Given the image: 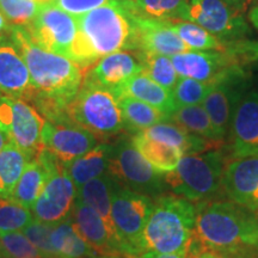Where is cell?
I'll list each match as a JSON object with an SVG mask.
<instances>
[{
	"mask_svg": "<svg viewBox=\"0 0 258 258\" xmlns=\"http://www.w3.org/2000/svg\"><path fill=\"white\" fill-rule=\"evenodd\" d=\"M179 21L198 24L226 43L245 40L250 32L244 14L224 0H188Z\"/></svg>",
	"mask_w": 258,
	"mask_h": 258,
	"instance_id": "obj_11",
	"label": "cell"
},
{
	"mask_svg": "<svg viewBox=\"0 0 258 258\" xmlns=\"http://www.w3.org/2000/svg\"><path fill=\"white\" fill-rule=\"evenodd\" d=\"M226 51L239 60L244 66H247L250 62L258 61V41L239 40L228 42Z\"/></svg>",
	"mask_w": 258,
	"mask_h": 258,
	"instance_id": "obj_41",
	"label": "cell"
},
{
	"mask_svg": "<svg viewBox=\"0 0 258 258\" xmlns=\"http://www.w3.org/2000/svg\"><path fill=\"white\" fill-rule=\"evenodd\" d=\"M76 19L78 31L71 60L85 73L109 54L138 50L135 16L121 3L101 6Z\"/></svg>",
	"mask_w": 258,
	"mask_h": 258,
	"instance_id": "obj_3",
	"label": "cell"
},
{
	"mask_svg": "<svg viewBox=\"0 0 258 258\" xmlns=\"http://www.w3.org/2000/svg\"><path fill=\"white\" fill-rule=\"evenodd\" d=\"M112 152V145L99 144L90 152L77 158L69 164H64L78 190L80 186L104 175L108 170Z\"/></svg>",
	"mask_w": 258,
	"mask_h": 258,
	"instance_id": "obj_25",
	"label": "cell"
},
{
	"mask_svg": "<svg viewBox=\"0 0 258 258\" xmlns=\"http://www.w3.org/2000/svg\"><path fill=\"white\" fill-rule=\"evenodd\" d=\"M0 244L6 258H44L21 232H0Z\"/></svg>",
	"mask_w": 258,
	"mask_h": 258,
	"instance_id": "obj_37",
	"label": "cell"
},
{
	"mask_svg": "<svg viewBox=\"0 0 258 258\" xmlns=\"http://www.w3.org/2000/svg\"><path fill=\"white\" fill-rule=\"evenodd\" d=\"M135 24L138 32L137 51L173 56L191 50L178 37L170 21H156L135 16Z\"/></svg>",
	"mask_w": 258,
	"mask_h": 258,
	"instance_id": "obj_20",
	"label": "cell"
},
{
	"mask_svg": "<svg viewBox=\"0 0 258 258\" xmlns=\"http://www.w3.org/2000/svg\"><path fill=\"white\" fill-rule=\"evenodd\" d=\"M48 178V167L46 161L40 154L36 159L30 160L25 165L23 173L12 192V201L30 209L43 191Z\"/></svg>",
	"mask_w": 258,
	"mask_h": 258,
	"instance_id": "obj_26",
	"label": "cell"
},
{
	"mask_svg": "<svg viewBox=\"0 0 258 258\" xmlns=\"http://www.w3.org/2000/svg\"><path fill=\"white\" fill-rule=\"evenodd\" d=\"M29 161L27 154L11 143L0 151V198H11Z\"/></svg>",
	"mask_w": 258,
	"mask_h": 258,
	"instance_id": "obj_30",
	"label": "cell"
},
{
	"mask_svg": "<svg viewBox=\"0 0 258 258\" xmlns=\"http://www.w3.org/2000/svg\"><path fill=\"white\" fill-rule=\"evenodd\" d=\"M132 141L141 156L163 175L175 170L183 156L178 148L147 138L141 132L134 133Z\"/></svg>",
	"mask_w": 258,
	"mask_h": 258,
	"instance_id": "obj_27",
	"label": "cell"
},
{
	"mask_svg": "<svg viewBox=\"0 0 258 258\" xmlns=\"http://www.w3.org/2000/svg\"><path fill=\"white\" fill-rule=\"evenodd\" d=\"M247 18H249L250 23L258 30V5L253 6V8L250 10L249 14H247Z\"/></svg>",
	"mask_w": 258,
	"mask_h": 258,
	"instance_id": "obj_45",
	"label": "cell"
},
{
	"mask_svg": "<svg viewBox=\"0 0 258 258\" xmlns=\"http://www.w3.org/2000/svg\"><path fill=\"white\" fill-rule=\"evenodd\" d=\"M23 28L38 47L71 60L78 31L77 19L72 15L56 5L42 6L35 18Z\"/></svg>",
	"mask_w": 258,
	"mask_h": 258,
	"instance_id": "obj_12",
	"label": "cell"
},
{
	"mask_svg": "<svg viewBox=\"0 0 258 258\" xmlns=\"http://www.w3.org/2000/svg\"><path fill=\"white\" fill-rule=\"evenodd\" d=\"M141 72L143 66L137 54H133V51H116L97 61L95 66L85 73V78L114 92L128 79Z\"/></svg>",
	"mask_w": 258,
	"mask_h": 258,
	"instance_id": "obj_21",
	"label": "cell"
},
{
	"mask_svg": "<svg viewBox=\"0 0 258 258\" xmlns=\"http://www.w3.org/2000/svg\"><path fill=\"white\" fill-rule=\"evenodd\" d=\"M114 93L117 98L122 96L133 97L139 101L154 106L158 110L165 112L169 116L177 110L172 91L153 82L143 72L128 79L123 85L115 90Z\"/></svg>",
	"mask_w": 258,
	"mask_h": 258,
	"instance_id": "obj_23",
	"label": "cell"
},
{
	"mask_svg": "<svg viewBox=\"0 0 258 258\" xmlns=\"http://www.w3.org/2000/svg\"><path fill=\"white\" fill-rule=\"evenodd\" d=\"M211 84L200 82V80L179 77L172 91L173 101L177 109L182 106L201 104L207 95Z\"/></svg>",
	"mask_w": 258,
	"mask_h": 258,
	"instance_id": "obj_36",
	"label": "cell"
},
{
	"mask_svg": "<svg viewBox=\"0 0 258 258\" xmlns=\"http://www.w3.org/2000/svg\"><path fill=\"white\" fill-rule=\"evenodd\" d=\"M106 173L123 188L158 198L167 188L165 175L158 172L133 145L132 138H121L112 146Z\"/></svg>",
	"mask_w": 258,
	"mask_h": 258,
	"instance_id": "obj_7",
	"label": "cell"
},
{
	"mask_svg": "<svg viewBox=\"0 0 258 258\" xmlns=\"http://www.w3.org/2000/svg\"><path fill=\"white\" fill-rule=\"evenodd\" d=\"M40 156L47 164L48 178L43 191L31 209L37 220L57 224L71 217L78 190L64 164L44 148Z\"/></svg>",
	"mask_w": 258,
	"mask_h": 258,
	"instance_id": "obj_9",
	"label": "cell"
},
{
	"mask_svg": "<svg viewBox=\"0 0 258 258\" xmlns=\"http://www.w3.org/2000/svg\"><path fill=\"white\" fill-rule=\"evenodd\" d=\"M141 133L146 135L147 138L153 139V140L178 148L183 156L203 153L209 150L222 148L225 144V141H212L208 139L194 135L171 120L160 122V123L154 124L152 127L144 129V131H141Z\"/></svg>",
	"mask_w": 258,
	"mask_h": 258,
	"instance_id": "obj_22",
	"label": "cell"
},
{
	"mask_svg": "<svg viewBox=\"0 0 258 258\" xmlns=\"http://www.w3.org/2000/svg\"><path fill=\"white\" fill-rule=\"evenodd\" d=\"M115 185V180L105 172L104 175L91 179L86 184L80 186L77 192V198L98 213L99 217L105 222L110 234L121 243L111 217V195Z\"/></svg>",
	"mask_w": 258,
	"mask_h": 258,
	"instance_id": "obj_24",
	"label": "cell"
},
{
	"mask_svg": "<svg viewBox=\"0 0 258 258\" xmlns=\"http://www.w3.org/2000/svg\"><path fill=\"white\" fill-rule=\"evenodd\" d=\"M98 141L91 132L76 123L46 120L41 133L42 146L62 164H69L90 152L99 145Z\"/></svg>",
	"mask_w": 258,
	"mask_h": 258,
	"instance_id": "obj_14",
	"label": "cell"
},
{
	"mask_svg": "<svg viewBox=\"0 0 258 258\" xmlns=\"http://www.w3.org/2000/svg\"><path fill=\"white\" fill-rule=\"evenodd\" d=\"M2 41H3V40H2Z\"/></svg>",
	"mask_w": 258,
	"mask_h": 258,
	"instance_id": "obj_51",
	"label": "cell"
},
{
	"mask_svg": "<svg viewBox=\"0 0 258 258\" xmlns=\"http://www.w3.org/2000/svg\"><path fill=\"white\" fill-rule=\"evenodd\" d=\"M153 206L152 198L116 183L111 195V217L127 258L144 252L143 233Z\"/></svg>",
	"mask_w": 258,
	"mask_h": 258,
	"instance_id": "obj_8",
	"label": "cell"
},
{
	"mask_svg": "<svg viewBox=\"0 0 258 258\" xmlns=\"http://www.w3.org/2000/svg\"><path fill=\"white\" fill-rule=\"evenodd\" d=\"M70 218L80 237L97 253L101 256L125 257L121 243L110 234L98 213L78 198L74 203Z\"/></svg>",
	"mask_w": 258,
	"mask_h": 258,
	"instance_id": "obj_18",
	"label": "cell"
},
{
	"mask_svg": "<svg viewBox=\"0 0 258 258\" xmlns=\"http://www.w3.org/2000/svg\"><path fill=\"white\" fill-rule=\"evenodd\" d=\"M31 2H34L37 6H40V8H42V6L54 5V4H55L56 0H31Z\"/></svg>",
	"mask_w": 258,
	"mask_h": 258,
	"instance_id": "obj_47",
	"label": "cell"
},
{
	"mask_svg": "<svg viewBox=\"0 0 258 258\" xmlns=\"http://www.w3.org/2000/svg\"><path fill=\"white\" fill-rule=\"evenodd\" d=\"M50 243L56 258H91L98 256L76 231L71 218L57 222L51 232Z\"/></svg>",
	"mask_w": 258,
	"mask_h": 258,
	"instance_id": "obj_28",
	"label": "cell"
},
{
	"mask_svg": "<svg viewBox=\"0 0 258 258\" xmlns=\"http://www.w3.org/2000/svg\"><path fill=\"white\" fill-rule=\"evenodd\" d=\"M134 53L137 54L143 66V73L146 74L148 78L167 90L175 88L179 76L176 72L170 56L144 53V51H134Z\"/></svg>",
	"mask_w": 258,
	"mask_h": 258,
	"instance_id": "obj_34",
	"label": "cell"
},
{
	"mask_svg": "<svg viewBox=\"0 0 258 258\" xmlns=\"http://www.w3.org/2000/svg\"><path fill=\"white\" fill-rule=\"evenodd\" d=\"M170 120L194 135L212 141H224L215 132L207 111L200 104L178 108L170 116Z\"/></svg>",
	"mask_w": 258,
	"mask_h": 258,
	"instance_id": "obj_32",
	"label": "cell"
},
{
	"mask_svg": "<svg viewBox=\"0 0 258 258\" xmlns=\"http://www.w3.org/2000/svg\"><path fill=\"white\" fill-rule=\"evenodd\" d=\"M186 258H217V254L212 252H196V253L188 252Z\"/></svg>",
	"mask_w": 258,
	"mask_h": 258,
	"instance_id": "obj_46",
	"label": "cell"
},
{
	"mask_svg": "<svg viewBox=\"0 0 258 258\" xmlns=\"http://www.w3.org/2000/svg\"><path fill=\"white\" fill-rule=\"evenodd\" d=\"M171 27L178 37L191 50H219L225 51L227 43L219 40L211 32L195 23L186 21H170Z\"/></svg>",
	"mask_w": 258,
	"mask_h": 258,
	"instance_id": "obj_33",
	"label": "cell"
},
{
	"mask_svg": "<svg viewBox=\"0 0 258 258\" xmlns=\"http://www.w3.org/2000/svg\"><path fill=\"white\" fill-rule=\"evenodd\" d=\"M196 207L177 195H160L143 233V251L160 253L185 252L191 244Z\"/></svg>",
	"mask_w": 258,
	"mask_h": 258,
	"instance_id": "obj_4",
	"label": "cell"
},
{
	"mask_svg": "<svg viewBox=\"0 0 258 258\" xmlns=\"http://www.w3.org/2000/svg\"><path fill=\"white\" fill-rule=\"evenodd\" d=\"M44 122L46 118L28 102L0 96V123L10 143L27 154L29 160L36 159L43 150L41 133Z\"/></svg>",
	"mask_w": 258,
	"mask_h": 258,
	"instance_id": "obj_10",
	"label": "cell"
},
{
	"mask_svg": "<svg viewBox=\"0 0 258 258\" xmlns=\"http://www.w3.org/2000/svg\"><path fill=\"white\" fill-rule=\"evenodd\" d=\"M11 28L9 27L8 21H6V17L3 15V12H0V41L8 38V35Z\"/></svg>",
	"mask_w": 258,
	"mask_h": 258,
	"instance_id": "obj_44",
	"label": "cell"
},
{
	"mask_svg": "<svg viewBox=\"0 0 258 258\" xmlns=\"http://www.w3.org/2000/svg\"><path fill=\"white\" fill-rule=\"evenodd\" d=\"M186 254H188V251L177 253H160L156 252V251H145L135 258H186Z\"/></svg>",
	"mask_w": 258,
	"mask_h": 258,
	"instance_id": "obj_43",
	"label": "cell"
},
{
	"mask_svg": "<svg viewBox=\"0 0 258 258\" xmlns=\"http://www.w3.org/2000/svg\"><path fill=\"white\" fill-rule=\"evenodd\" d=\"M10 38L21 53L30 73L35 93L30 99L47 121L71 122L67 106L78 93L85 71L74 61L50 53L30 40L25 29L14 25Z\"/></svg>",
	"mask_w": 258,
	"mask_h": 258,
	"instance_id": "obj_1",
	"label": "cell"
},
{
	"mask_svg": "<svg viewBox=\"0 0 258 258\" xmlns=\"http://www.w3.org/2000/svg\"><path fill=\"white\" fill-rule=\"evenodd\" d=\"M32 220L30 209L11 199L0 198V232L23 231Z\"/></svg>",
	"mask_w": 258,
	"mask_h": 258,
	"instance_id": "obj_35",
	"label": "cell"
},
{
	"mask_svg": "<svg viewBox=\"0 0 258 258\" xmlns=\"http://www.w3.org/2000/svg\"><path fill=\"white\" fill-rule=\"evenodd\" d=\"M41 8L31 0H0V10L15 25H28Z\"/></svg>",
	"mask_w": 258,
	"mask_h": 258,
	"instance_id": "obj_38",
	"label": "cell"
},
{
	"mask_svg": "<svg viewBox=\"0 0 258 258\" xmlns=\"http://www.w3.org/2000/svg\"><path fill=\"white\" fill-rule=\"evenodd\" d=\"M171 61L178 76L208 84L217 82L237 67L244 66L226 50H190L173 55Z\"/></svg>",
	"mask_w": 258,
	"mask_h": 258,
	"instance_id": "obj_16",
	"label": "cell"
},
{
	"mask_svg": "<svg viewBox=\"0 0 258 258\" xmlns=\"http://www.w3.org/2000/svg\"><path fill=\"white\" fill-rule=\"evenodd\" d=\"M224 2L230 8L235 10V11L240 12V14H245L251 5H253L254 3H258V0H224Z\"/></svg>",
	"mask_w": 258,
	"mask_h": 258,
	"instance_id": "obj_42",
	"label": "cell"
},
{
	"mask_svg": "<svg viewBox=\"0 0 258 258\" xmlns=\"http://www.w3.org/2000/svg\"><path fill=\"white\" fill-rule=\"evenodd\" d=\"M91 258H125V257H122V256H101V254H98V256H95V257H91Z\"/></svg>",
	"mask_w": 258,
	"mask_h": 258,
	"instance_id": "obj_48",
	"label": "cell"
},
{
	"mask_svg": "<svg viewBox=\"0 0 258 258\" xmlns=\"http://www.w3.org/2000/svg\"><path fill=\"white\" fill-rule=\"evenodd\" d=\"M225 154L222 148H215L182 156L178 166L165 175L167 188L190 202H207L215 198L222 189Z\"/></svg>",
	"mask_w": 258,
	"mask_h": 258,
	"instance_id": "obj_6",
	"label": "cell"
},
{
	"mask_svg": "<svg viewBox=\"0 0 258 258\" xmlns=\"http://www.w3.org/2000/svg\"><path fill=\"white\" fill-rule=\"evenodd\" d=\"M35 93L27 63L14 43L0 41V96L30 102Z\"/></svg>",
	"mask_w": 258,
	"mask_h": 258,
	"instance_id": "obj_19",
	"label": "cell"
},
{
	"mask_svg": "<svg viewBox=\"0 0 258 258\" xmlns=\"http://www.w3.org/2000/svg\"><path fill=\"white\" fill-rule=\"evenodd\" d=\"M258 250V215L233 201L201 202L188 252L243 258Z\"/></svg>",
	"mask_w": 258,
	"mask_h": 258,
	"instance_id": "obj_2",
	"label": "cell"
},
{
	"mask_svg": "<svg viewBox=\"0 0 258 258\" xmlns=\"http://www.w3.org/2000/svg\"><path fill=\"white\" fill-rule=\"evenodd\" d=\"M222 189L232 201L258 215V157L232 159L226 164Z\"/></svg>",
	"mask_w": 258,
	"mask_h": 258,
	"instance_id": "obj_17",
	"label": "cell"
},
{
	"mask_svg": "<svg viewBox=\"0 0 258 258\" xmlns=\"http://www.w3.org/2000/svg\"><path fill=\"white\" fill-rule=\"evenodd\" d=\"M188 0H122L134 16L156 21H176L182 17Z\"/></svg>",
	"mask_w": 258,
	"mask_h": 258,
	"instance_id": "obj_31",
	"label": "cell"
},
{
	"mask_svg": "<svg viewBox=\"0 0 258 258\" xmlns=\"http://www.w3.org/2000/svg\"><path fill=\"white\" fill-rule=\"evenodd\" d=\"M217 258H235V257H224V256H218L217 254Z\"/></svg>",
	"mask_w": 258,
	"mask_h": 258,
	"instance_id": "obj_50",
	"label": "cell"
},
{
	"mask_svg": "<svg viewBox=\"0 0 258 258\" xmlns=\"http://www.w3.org/2000/svg\"><path fill=\"white\" fill-rule=\"evenodd\" d=\"M55 224L43 222L34 219L23 230V233L35 245V247L43 254L44 258H56L50 243L51 232Z\"/></svg>",
	"mask_w": 258,
	"mask_h": 258,
	"instance_id": "obj_39",
	"label": "cell"
},
{
	"mask_svg": "<svg viewBox=\"0 0 258 258\" xmlns=\"http://www.w3.org/2000/svg\"><path fill=\"white\" fill-rule=\"evenodd\" d=\"M0 258H6L4 250H3V247H2V244H0Z\"/></svg>",
	"mask_w": 258,
	"mask_h": 258,
	"instance_id": "obj_49",
	"label": "cell"
},
{
	"mask_svg": "<svg viewBox=\"0 0 258 258\" xmlns=\"http://www.w3.org/2000/svg\"><path fill=\"white\" fill-rule=\"evenodd\" d=\"M122 3V0H56L55 4L57 8L63 10L67 14L72 16H80L91 10L98 9L101 6Z\"/></svg>",
	"mask_w": 258,
	"mask_h": 258,
	"instance_id": "obj_40",
	"label": "cell"
},
{
	"mask_svg": "<svg viewBox=\"0 0 258 258\" xmlns=\"http://www.w3.org/2000/svg\"><path fill=\"white\" fill-rule=\"evenodd\" d=\"M231 159L258 157V92L246 91L241 97L228 132Z\"/></svg>",
	"mask_w": 258,
	"mask_h": 258,
	"instance_id": "obj_15",
	"label": "cell"
},
{
	"mask_svg": "<svg viewBox=\"0 0 258 258\" xmlns=\"http://www.w3.org/2000/svg\"><path fill=\"white\" fill-rule=\"evenodd\" d=\"M249 74L244 66L232 70L217 82L211 84L202 106L211 118L219 138L225 140L230 132L234 110L247 89Z\"/></svg>",
	"mask_w": 258,
	"mask_h": 258,
	"instance_id": "obj_13",
	"label": "cell"
},
{
	"mask_svg": "<svg viewBox=\"0 0 258 258\" xmlns=\"http://www.w3.org/2000/svg\"><path fill=\"white\" fill-rule=\"evenodd\" d=\"M118 104L123 116L125 128L134 133L152 127L160 122L170 121V116L165 112L158 110L154 106L133 97H118Z\"/></svg>",
	"mask_w": 258,
	"mask_h": 258,
	"instance_id": "obj_29",
	"label": "cell"
},
{
	"mask_svg": "<svg viewBox=\"0 0 258 258\" xmlns=\"http://www.w3.org/2000/svg\"><path fill=\"white\" fill-rule=\"evenodd\" d=\"M67 114L73 123L88 129L102 144L125 128L115 93L85 77L78 93L67 106Z\"/></svg>",
	"mask_w": 258,
	"mask_h": 258,
	"instance_id": "obj_5",
	"label": "cell"
}]
</instances>
